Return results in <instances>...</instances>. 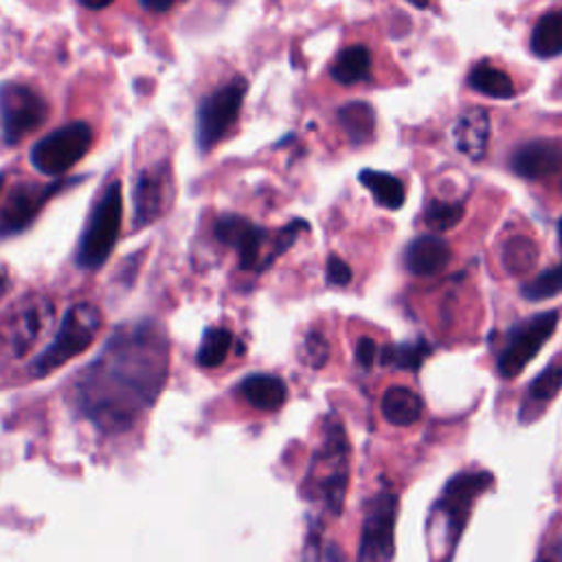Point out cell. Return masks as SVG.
<instances>
[{"instance_id":"10","label":"cell","mask_w":562,"mask_h":562,"mask_svg":"<svg viewBox=\"0 0 562 562\" xmlns=\"http://www.w3.org/2000/svg\"><path fill=\"white\" fill-rule=\"evenodd\" d=\"M48 116V103L37 90L24 83L0 86V119L2 140L7 145L22 143Z\"/></svg>"},{"instance_id":"37","label":"cell","mask_w":562,"mask_h":562,"mask_svg":"<svg viewBox=\"0 0 562 562\" xmlns=\"http://www.w3.org/2000/svg\"><path fill=\"white\" fill-rule=\"evenodd\" d=\"M7 288H9V277H7V272H4V270H0V299L4 296Z\"/></svg>"},{"instance_id":"39","label":"cell","mask_w":562,"mask_h":562,"mask_svg":"<svg viewBox=\"0 0 562 562\" xmlns=\"http://www.w3.org/2000/svg\"><path fill=\"white\" fill-rule=\"evenodd\" d=\"M558 235H560V244H562V220H560V226H558Z\"/></svg>"},{"instance_id":"4","label":"cell","mask_w":562,"mask_h":562,"mask_svg":"<svg viewBox=\"0 0 562 562\" xmlns=\"http://www.w3.org/2000/svg\"><path fill=\"white\" fill-rule=\"evenodd\" d=\"M310 226L303 220H294L288 226H283L277 233H270L266 228L255 226L246 217L239 215H222L215 222V237L235 248L239 257L241 270L263 272L274 263L279 255H283L296 239L301 231H307Z\"/></svg>"},{"instance_id":"31","label":"cell","mask_w":562,"mask_h":562,"mask_svg":"<svg viewBox=\"0 0 562 562\" xmlns=\"http://www.w3.org/2000/svg\"><path fill=\"white\" fill-rule=\"evenodd\" d=\"M301 358L305 364L321 369L329 358V342L321 331H310L301 347Z\"/></svg>"},{"instance_id":"38","label":"cell","mask_w":562,"mask_h":562,"mask_svg":"<svg viewBox=\"0 0 562 562\" xmlns=\"http://www.w3.org/2000/svg\"><path fill=\"white\" fill-rule=\"evenodd\" d=\"M411 4H415V7H426L428 4V0H408Z\"/></svg>"},{"instance_id":"23","label":"cell","mask_w":562,"mask_h":562,"mask_svg":"<svg viewBox=\"0 0 562 562\" xmlns=\"http://www.w3.org/2000/svg\"><path fill=\"white\" fill-rule=\"evenodd\" d=\"M468 83L476 92H481L485 97H492V99H509L516 92L512 77L503 68H496L487 61H481L472 68V72L468 77Z\"/></svg>"},{"instance_id":"15","label":"cell","mask_w":562,"mask_h":562,"mask_svg":"<svg viewBox=\"0 0 562 562\" xmlns=\"http://www.w3.org/2000/svg\"><path fill=\"white\" fill-rule=\"evenodd\" d=\"M509 167L525 180H540L562 167V145L551 138L527 140L512 151Z\"/></svg>"},{"instance_id":"20","label":"cell","mask_w":562,"mask_h":562,"mask_svg":"<svg viewBox=\"0 0 562 562\" xmlns=\"http://www.w3.org/2000/svg\"><path fill=\"white\" fill-rule=\"evenodd\" d=\"M380 411L389 424L404 428V426H413L422 417L424 402L413 389L397 384L384 391L380 400Z\"/></svg>"},{"instance_id":"21","label":"cell","mask_w":562,"mask_h":562,"mask_svg":"<svg viewBox=\"0 0 562 562\" xmlns=\"http://www.w3.org/2000/svg\"><path fill=\"white\" fill-rule=\"evenodd\" d=\"M529 48L533 55L542 59L562 55V9L549 11L536 22L531 31Z\"/></svg>"},{"instance_id":"25","label":"cell","mask_w":562,"mask_h":562,"mask_svg":"<svg viewBox=\"0 0 562 562\" xmlns=\"http://www.w3.org/2000/svg\"><path fill=\"white\" fill-rule=\"evenodd\" d=\"M430 351H432L430 345L424 340L384 345L382 349H378V360H380V364H386V367L417 371Z\"/></svg>"},{"instance_id":"14","label":"cell","mask_w":562,"mask_h":562,"mask_svg":"<svg viewBox=\"0 0 562 562\" xmlns=\"http://www.w3.org/2000/svg\"><path fill=\"white\" fill-rule=\"evenodd\" d=\"M59 187L61 184H31V182L13 187L0 209V235H15L24 231Z\"/></svg>"},{"instance_id":"33","label":"cell","mask_w":562,"mask_h":562,"mask_svg":"<svg viewBox=\"0 0 562 562\" xmlns=\"http://www.w3.org/2000/svg\"><path fill=\"white\" fill-rule=\"evenodd\" d=\"M378 358V345L371 338H360L356 342V362L364 369H371Z\"/></svg>"},{"instance_id":"7","label":"cell","mask_w":562,"mask_h":562,"mask_svg":"<svg viewBox=\"0 0 562 562\" xmlns=\"http://www.w3.org/2000/svg\"><path fill=\"white\" fill-rule=\"evenodd\" d=\"M121 215H123V200H121V184L114 180L110 182L101 198L97 200L88 226L79 239L77 248V266L83 270H97L110 257L119 231H121Z\"/></svg>"},{"instance_id":"19","label":"cell","mask_w":562,"mask_h":562,"mask_svg":"<svg viewBox=\"0 0 562 562\" xmlns=\"http://www.w3.org/2000/svg\"><path fill=\"white\" fill-rule=\"evenodd\" d=\"M562 389V367H547L529 386L525 393V400L520 404L518 411V419L522 424L533 422L536 417L542 415V411L547 408V404L560 393Z\"/></svg>"},{"instance_id":"28","label":"cell","mask_w":562,"mask_h":562,"mask_svg":"<svg viewBox=\"0 0 562 562\" xmlns=\"http://www.w3.org/2000/svg\"><path fill=\"white\" fill-rule=\"evenodd\" d=\"M231 347H233V334L224 327H211L202 336L195 360L200 367H206V369L220 367L226 360Z\"/></svg>"},{"instance_id":"6","label":"cell","mask_w":562,"mask_h":562,"mask_svg":"<svg viewBox=\"0 0 562 562\" xmlns=\"http://www.w3.org/2000/svg\"><path fill=\"white\" fill-rule=\"evenodd\" d=\"M55 321V305L44 294H29L20 299L0 318V347L11 358L29 356L40 340L50 331Z\"/></svg>"},{"instance_id":"1","label":"cell","mask_w":562,"mask_h":562,"mask_svg":"<svg viewBox=\"0 0 562 562\" xmlns=\"http://www.w3.org/2000/svg\"><path fill=\"white\" fill-rule=\"evenodd\" d=\"M167 364V338L156 323L123 327L83 371L75 402L101 430H125L158 397Z\"/></svg>"},{"instance_id":"26","label":"cell","mask_w":562,"mask_h":562,"mask_svg":"<svg viewBox=\"0 0 562 562\" xmlns=\"http://www.w3.org/2000/svg\"><path fill=\"white\" fill-rule=\"evenodd\" d=\"M338 121L345 134L351 138V143H367L373 136L375 116H373V110L362 101L342 105L338 112Z\"/></svg>"},{"instance_id":"12","label":"cell","mask_w":562,"mask_h":562,"mask_svg":"<svg viewBox=\"0 0 562 562\" xmlns=\"http://www.w3.org/2000/svg\"><path fill=\"white\" fill-rule=\"evenodd\" d=\"M246 79L235 77L226 86L211 92L198 110V145L200 149H211L217 140L226 136V132L235 125L241 101L246 97Z\"/></svg>"},{"instance_id":"35","label":"cell","mask_w":562,"mask_h":562,"mask_svg":"<svg viewBox=\"0 0 562 562\" xmlns=\"http://www.w3.org/2000/svg\"><path fill=\"white\" fill-rule=\"evenodd\" d=\"M145 9H149V11H154V13H162V11H167L171 4H173V0H138Z\"/></svg>"},{"instance_id":"30","label":"cell","mask_w":562,"mask_h":562,"mask_svg":"<svg viewBox=\"0 0 562 562\" xmlns=\"http://www.w3.org/2000/svg\"><path fill=\"white\" fill-rule=\"evenodd\" d=\"M465 209L461 202H441V200H432L424 213V222L437 231V233H443V231H450L454 228L461 217H463Z\"/></svg>"},{"instance_id":"22","label":"cell","mask_w":562,"mask_h":562,"mask_svg":"<svg viewBox=\"0 0 562 562\" xmlns=\"http://www.w3.org/2000/svg\"><path fill=\"white\" fill-rule=\"evenodd\" d=\"M358 180L371 191L373 200L384 206V209H400L406 200V189L400 178L386 173V171H375V169H362Z\"/></svg>"},{"instance_id":"24","label":"cell","mask_w":562,"mask_h":562,"mask_svg":"<svg viewBox=\"0 0 562 562\" xmlns=\"http://www.w3.org/2000/svg\"><path fill=\"white\" fill-rule=\"evenodd\" d=\"M371 70V55L364 46H347L342 53H338L336 61L331 64V77L338 83H356L362 81Z\"/></svg>"},{"instance_id":"5","label":"cell","mask_w":562,"mask_h":562,"mask_svg":"<svg viewBox=\"0 0 562 562\" xmlns=\"http://www.w3.org/2000/svg\"><path fill=\"white\" fill-rule=\"evenodd\" d=\"M101 325H103V318L99 307H94L92 303L72 305L66 312L53 342L35 358L31 373L35 378H44L57 371L59 367H64L68 360L83 353L99 336Z\"/></svg>"},{"instance_id":"36","label":"cell","mask_w":562,"mask_h":562,"mask_svg":"<svg viewBox=\"0 0 562 562\" xmlns=\"http://www.w3.org/2000/svg\"><path fill=\"white\" fill-rule=\"evenodd\" d=\"M81 7H86V9H92V11H99V9H103V7H108V4H112V0H77Z\"/></svg>"},{"instance_id":"11","label":"cell","mask_w":562,"mask_h":562,"mask_svg":"<svg viewBox=\"0 0 562 562\" xmlns=\"http://www.w3.org/2000/svg\"><path fill=\"white\" fill-rule=\"evenodd\" d=\"M560 314L555 310L542 312L516 325L507 338V345L501 349L496 358V371L501 378L512 380L516 378L542 349L549 336L555 331Z\"/></svg>"},{"instance_id":"32","label":"cell","mask_w":562,"mask_h":562,"mask_svg":"<svg viewBox=\"0 0 562 562\" xmlns=\"http://www.w3.org/2000/svg\"><path fill=\"white\" fill-rule=\"evenodd\" d=\"M327 281L331 285H340V288L351 281V268L336 255H331L327 259Z\"/></svg>"},{"instance_id":"8","label":"cell","mask_w":562,"mask_h":562,"mask_svg":"<svg viewBox=\"0 0 562 562\" xmlns=\"http://www.w3.org/2000/svg\"><path fill=\"white\" fill-rule=\"evenodd\" d=\"M90 145V125L75 121L37 140L31 149V165L44 176H61L86 156Z\"/></svg>"},{"instance_id":"16","label":"cell","mask_w":562,"mask_h":562,"mask_svg":"<svg viewBox=\"0 0 562 562\" xmlns=\"http://www.w3.org/2000/svg\"><path fill=\"white\" fill-rule=\"evenodd\" d=\"M404 268L417 277L441 272L450 261V246L437 235H419L404 248Z\"/></svg>"},{"instance_id":"40","label":"cell","mask_w":562,"mask_h":562,"mask_svg":"<svg viewBox=\"0 0 562 562\" xmlns=\"http://www.w3.org/2000/svg\"><path fill=\"white\" fill-rule=\"evenodd\" d=\"M2 184H4V176L0 173V189H2Z\"/></svg>"},{"instance_id":"27","label":"cell","mask_w":562,"mask_h":562,"mask_svg":"<svg viewBox=\"0 0 562 562\" xmlns=\"http://www.w3.org/2000/svg\"><path fill=\"white\" fill-rule=\"evenodd\" d=\"M503 266L509 274H525L538 261V246L525 235H516L503 244Z\"/></svg>"},{"instance_id":"17","label":"cell","mask_w":562,"mask_h":562,"mask_svg":"<svg viewBox=\"0 0 562 562\" xmlns=\"http://www.w3.org/2000/svg\"><path fill=\"white\" fill-rule=\"evenodd\" d=\"M454 147L472 160H479L487 149L490 138V114L483 108L465 110L454 130H452Z\"/></svg>"},{"instance_id":"29","label":"cell","mask_w":562,"mask_h":562,"mask_svg":"<svg viewBox=\"0 0 562 562\" xmlns=\"http://www.w3.org/2000/svg\"><path fill=\"white\" fill-rule=\"evenodd\" d=\"M527 301H547L562 292V263L549 270H542L520 288Z\"/></svg>"},{"instance_id":"2","label":"cell","mask_w":562,"mask_h":562,"mask_svg":"<svg viewBox=\"0 0 562 562\" xmlns=\"http://www.w3.org/2000/svg\"><path fill=\"white\" fill-rule=\"evenodd\" d=\"M494 476L490 472L454 474L428 514V549L435 562H450L474 501L490 490Z\"/></svg>"},{"instance_id":"34","label":"cell","mask_w":562,"mask_h":562,"mask_svg":"<svg viewBox=\"0 0 562 562\" xmlns=\"http://www.w3.org/2000/svg\"><path fill=\"white\" fill-rule=\"evenodd\" d=\"M538 562H562V531L555 536V540H551L547 549H542Z\"/></svg>"},{"instance_id":"13","label":"cell","mask_w":562,"mask_h":562,"mask_svg":"<svg viewBox=\"0 0 562 562\" xmlns=\"http://www.w3.org/2000/svg\"><path fill=\"white\" fill-rule=\"evenodd\" d=\"M171 202V176L167 165H154L138 173L134 187V226H147Z\"/></svg>"},{"instance_id":"3","label":"cell","mask_w":562,"mask_h":562,"mask_svg":"<svg viewBox=\"0 0 562 562\" xmlns=\"http://www.w3.org/2000/svg\"><path fill=\"white\" fill-rule=\"evenodd\" d=\"M349 483V441L345 426L331 417L325 424L323 443L312 457L303 487L312 503H318L329 516H338L345 505Z\"/></svg>"},{"instance_id":"9","label":"cell","mask_w":562,"mask_h":562,"mask_svg":"<svg viewBox=\"0 0 562 562\" xmlns=\"http://www.w3.org/2000/svg\"><path fill=\"white\" fill-rule=\"evenodd\" d=\"M395 514L397 496L389 490L378 492L367 509L360 531L358 562H393L395 555Z\"/></svg>"},{"instance_id":"18","label":"cell","mask_w":562,"mask_h":562,"mask_svg":"<svg viewBox=\"0 0 562 562\" xmlns=\"http://www.w3.org/2000/svg\"><path fill=\"white\" fill-rule=\"evenodd\" d=\"M239 393L244 400L263 413L279 411L288 400V386L279 375L272 373H250L241 380Z\"/></svg>"}]
</instances>
